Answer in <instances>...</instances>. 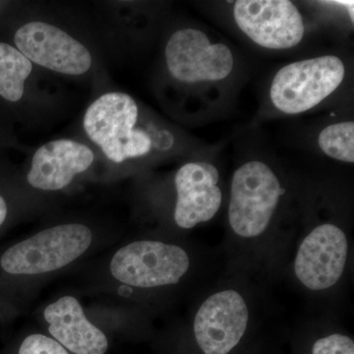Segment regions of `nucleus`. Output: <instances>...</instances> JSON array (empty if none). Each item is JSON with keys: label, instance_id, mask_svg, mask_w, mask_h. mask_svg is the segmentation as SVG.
Listing matches in <instances>:
<instances>
[{"label": "nucleus", "instance_id": "1", "mask_svg": "<svg viewBox=\"0 0 354 354\" xmlns=\"http://www.w3.org/2000/svg\"><path fill=\"white\" fill-rule=\"evenodd\" d=\"M281 181L269 165L259 160L241 165L232 176L228 221L235 234L255 239L270 227L283 195Z\"/></svg>", "mask_w": 354, "mask_h": 354}, {"label": "nucleus", "instance_id": "2", "mask_svg": "<svg viewBox=\"0 0 354 354\" xmlns=\"http://www.w3.org/2000/svg\"><path fill=\"white\" fill-rule=\"evenodd\" d=\"M138 106L129 95L108 93L93 102L84 118L88 138L101 147L114 162L150 153L152 140L144 130L135 129Z\"/></svg>", "mask_w": 354, "mask_h": 354}, {"label": "nucleus", "instance_id": "3", "mask_svg": "<svg viewBox=\"0 0 354 354\" xmlns=\"http://www.w3.org/2000/svg\"><path fill=\"white\" fill-rule=\"evenodd\" d=\"M344 77V62L335 55L299 60L277 72L270 87V99L281 113H306L334 94Z\"/></svg>", "mask_w": 354, "mask_h": 354}, {"label": "nucleus", "instance_id": "4", "mask_svg": "<svg viewBox=\"0 0 354 354\" xmlns=\"http://www.w3.org/2000/svg\"><path fill=\"white\" fill-rule=\"evenodd\" d=\"M92 239L91 230L78 223L48 228L9 248L1 257V266L14 274L57 271L80 257Z\"/></svg>", "mask_w": 354, "mask_h": 354}, {"label": "nucleus", "instance_id": "5", "mask_svg": "<svg viewBox=\"0 0 354 354\" xmlns=\"http://www.w3.org/2000/svg\"><path fill=\"white\" fill-rule=\"evenodd\" d=\"M189 267V256L181 247L160 241H137L115 253L111 271L121 283L149 288L178 283Z\"/></svg>", "mask_w": 354, "mask_h": 354}, {"label": "nucleus", "instance_id": "6", "mask_svg": "<svg viewBox=\"0 0 354 354\" xmlns=\"http://www.w3.org/2000/svg\"><path fill=\"white\" fill-rule=\"evenodd\" d=\"M167 68L180 82H220L234 67V57L227 44L212 43L204 32L186 28L174 32L165 48Z\"/></svg>", "mask_w": 354, "mask_h": 354}, {"label": "nucleus", "instance_id": "7", "mask_svg": "<svg viewBox=\"0 0 354 354\" xmlns=\"http://www.w3.org/2000/svg\"><path fill=\"white\" fill-rule=\"evenodd\" d=\"M234 17L244 35L267 50H290L304 39V17L288 0H239Z\"/></svg>", "mask_w": 354, "mask_h": 354}, {"label": "nucleus", "instance_id": "8", "mask_svg": "<svg viewBox=\"0 0 354 354\" xmlns=\"http://www.w3.org/2000/svg\"><path fill=\"white\" fill-rule=\"evenodd\" d=\"M249 311L236 290L218 291L207 298L195 316V341L202 354H230L248 327Z\"/></svg>", "mask_w": 354, "mask_h": 354}, {"label": "nucleus", "instance_id": "9", "mask_svg": "<svg viewBox=\"0 0 354 354\" xmlns=\"http://www.w3.org/2000/svg\"><path fill=\"white\" fill-rule=\"evenodd\" d=\"M348 256V241L344 230L333 223H323L298 247L295 276L309 290H328L344 274Z\"/></svg>", "mask_w": 354, "mask_h": 354}, {"label": "nucleus", "instance_id": "10", "mask_svg": "<svg viewBox=\"0 0 354 354\" xmlns=\"http://www.w3.org/2000/svg\"><path fill=\"white\" fill-rule=\"evenodd\" d=\"M14 41L18 50L30 62L59 73L81 75L92 64V57L82 44L46 23L30 22L22 26Z\"/></svg>", "mask_w": 354, "mask_h": 354}, {"label": "nucleus", "instance_id": "11", "mask_svg": "<svg viewBox=\"0 0 354 354\" xmlns=\"http://www.w3.org/2000/svg\"><path fill=\"white\" fill-rule=\"evenodd\" d=\"M218 179V169L209 162H188L178 169L174 220L179 227L189 230L216 215L223 202Z\"/></svg>", "mask_w": 354, "mask_h": 354}, {"label": "nucleus", "instance_id": "12", "mask_svg": "<svg viewBox=\"0 0 354 354\" xmlns=\"http://www.w3.org/2000/svg\"><path fill=\"white\" fill-rule=\"evenodd\" d=\"M94 160L92 150L72 140L51 141L34 155L28 181L32 187L57 191L68 185L76 174L88 169Z\"/></svg>", "mask_w": 354, "mask_h": 354}, {"label": "nucleus", "instance_id": "13", "mask_svg": "<svg viewBox=\"0 0 354 354\" xmlns=\"http://www.w3.org/2000/svg\"><path fill=\"white\" fill-rule=\"evenodd\" d=\"M48 332L58 344L75 354H104L108 339L88 322L76 298L64 297L44 310Z\"/></svg>", "mask_w": 354, "mask_h": 354}, {"label": "nucleus", "instance_id": "14", "mask_svg": "<svg viewBox=\"0 0 354 354\" xmlns=\"http://www.w3.org/2000/svg\"><path fill=\"white\" fill-rule=\"evenodd\" d=\"M32 68V62L23 53L10 44L0 43V95L7 101H19Z\"/></svg>", "mask_w": 354, "mask_h": 354}, {"label": "nucleus", "instance_id": "15", "mask_svg": "<svg viewBox=\"0 0 354 354\" xmlns=\"http://www.w3.org/2000/svg\"><path fill=\"white\" fill-rule=\"evenodd\" d=\"M319 148L328 157L339 162H354V123L342 121L324 128L318 137Z\"/></svg>", "mask_w": 354, "mask_h": 354}, {"label": "nucleus", "instance_id": "16", "mask_svg": "<svg viewBox=\"0 0 354 354\" xmlns=\"http://www.w3.org/2000/svg\"><path fill=\"white\" fill-rule=\"evenodd\" d=\"M310 354H354V342L346 335H325L313 342Z\"/></svg>", "mask_w": 354, "mask_h": 354}, {"label": "nucleus", "instance_id": "17", "mask_svg": "<svg viewBox=\"0 0 354 354\" xmlns=\"http://www.w3.org/2000/svg\"><path fill=\"white\" fill-rule=\"evenodd\" d=\"M19 354H69L55 339L43 335H31L21 344Z\"/></svg>", "mask_w": 354, "mask_h": 354}, {"label": "nucleus", "instance_id": "18", "mask_svg": "<svg viewBox=\"0 0 354 354\" xmlns=\"http://www.w3.org/2000/svg\"><path fill=\"white\" fill-rule=\"evenodd\" d=\"M7 216V206L3 198L0 196V225L4 223Z\"/></svg>", "mask_w": 354, "mask_h": 354}]
</instances>
